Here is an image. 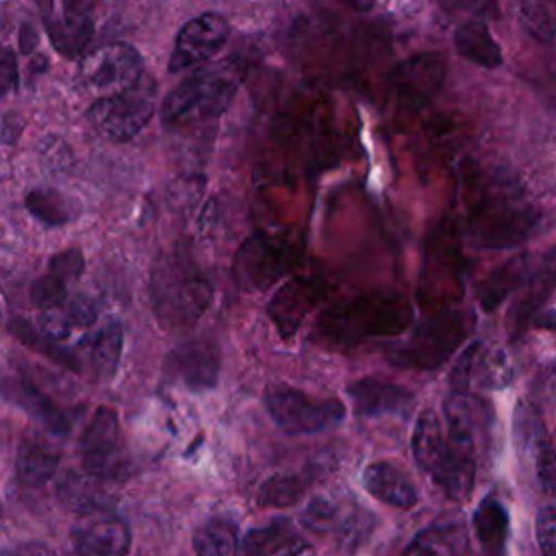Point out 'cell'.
Here are the masks:
<instances>
[{
  "instance_id": "83f0119b",
  "label": "cell",
  "mask_w": 556,
  "mask_h": 556,
  "mask_svg": "<svg viewBox=\"0 0 556 556\" xmlns=\"http://www.w3.org/2000/svg\"><path fill=\"white\" fill-rule=\"evenodd\" d=\"M447 447V439L443 437L441 421L434 410L426 408L417 417L413 439H410V450L417 467L426 473H432V469L439 465L443 452Z\"/></svg>"
},
{
  "instance_id": "74e56055",
  "label": "cell",
  "mask_w": 556,
  "mask_h": 556,
  "mask_svg": "<svg viewBox=\"0 0 556 556\" xmlns=\"http://www.w3.org/2000/svg\"><path fill=\"white\" fill-rule=\"evenodd\" d=\"M9 328H11V332H13L15 337H20V339H22L24 343H28L33 350H37V352L46 354L48 358H52V361H56V363H63L65 367L78 369V361H76L70 352H63V350H56L54 345H50V341H52V339L43 337L39 330L35 332L26 321H22V319H13Z\"/></svg>"
},
{
  "instance_id": "816d5d0a",
  "label": "cell",
  "mask_w": 556,
  "mask_h": 556,
  "mask_svg": "<svg viewBox=\"0 0 556 556\" xmlns=\"http://www.w3.org/2000/svg\"><path fill=\"white\" fill-rule=\"evenodd\" d=\"M35 2H37V7H39L41 20H43V17L54 15V0H35Z\"/></svg>"
},
{
  "instance_id": "ee69618b",
  "label": "cell",
  "mask_w": 556,
  "mask_h": 556,
  "mask_svg": "<svg viewBox=\"0 0 556 556\" xmlns=\"http://www.w3.org/2000/svg\"><path fill=\"white\" fill-rule=\"evenodd\" d=\"M83 269H85V258H83L80 250H76V248L63 250L50 258V271L65 280L78 278L83 274Z\"/></svg>"
},
{
  "instance_id": "cb8c5ba5",
  "label": "cell",
  "mask_w": 556,
  "mask_h": 556,
  "mask_svg": "<svg viewBox=\"0 0 556 556\" xmlns=\"http://www.w3.org/2000/svg\"><path fill=\"white\" fill-rule=\"evenodd\" d=\"M43 26L56 52L67 59L80 56L93 35V22L85 13L65 11V17L50 15V17H43Z\"/></svg>"
},
{
  "instance_id": "9c48e42d",
  "label": "cell",
  "mask_w": 556,
  "mask_h": 556,
  "mask_svg": "<svg viewBox=\"0 0 556 556\" xmlns=\"http://www.w3.org/2000/svg\"><path fill=\"white\" fill-rule=\"evenodd\" d=\"M143 76L141 54L122 41L104 43L80 59L78 80L93 93H117L137 85Z\"/></svg>"
},
{
  "instance_id": "4fadbf2b",
  "label": "cell",
  "mask_w": 556,
  "mask_h": 556,
  "mask_svg": "<svg viewBox=\"0 0 556 556\" xmlns=\"http://www.w3.org/2000/svg\"><path fill=\"white\" fill-rule=\"evenodd\" d=\"M513 380V367L508 356L500 348H486L482 341H473L456 358L450 371V384L454 391L504 389Z\"/></svg>"
},
{
  "instance_id": "5b68a950",
  "label": "cell",
  "mask_w": 556,
  "mask_h": 556,
  "mask_svg": "<svg viewBox=\"0 0 556 556\" xmlns=\"http://www.w3.org/2000/svg\"><path fill=\"white\" fill-rule=\"evenodd\" d=\"M469 328L471 317L465 311L437 313L419 321L406 339L393 343L387 356L395 367L432 371L456 352Z\"/></svg>"
},
{
  "instance_id": "60d3db41",
  "label": "cell",
  "mask_w": 556,
  "mask_h": 556,
  "mask_svg": "<svg viewBox=\"0 0 556 556\" xmlns=\"http://www.w3.org/2000/svg\"><path fill=\"white\" fill-rule=\"evenodd\" d=\"M534 471H536V478L541 482V486L545 491H549L552 495H556V441L547 439L541 450L536 452L534 460Z\"/></svg>"
},
{
  "instance_id": "836d02e7",
  "label": "cell",
  "mask_w": 556,
  "mask_h": 556,
  "mask_svg": "<svg viewBox=\"0 0 556 556\" xmlns=\"http://www.w3.org/2000/svg\"><path fill=\"white\" fill-rule=\"evenodd\" d=\"M239 528L226 517H211L193 532V549L202 556H228L239 552Z\"/></svg>"
},
{
  "instance_id": "f35d334b",
  "label": "cell",
  "mask_w": 556,
  "mask_h": 556,
  "mask_svg": "<svg viewBox=\"0 0 556 556\" xmlns=\"http://www.w3.org/2000/svg\"><path fill=\"white\" fill-rule=\"evenodd\" d=\"M67 287H65V278L56 276V274H46L41 278H37L30 285V300L35 302V306L50 308V306H59L63 302H67Z\"/></svg>"
},
{
  "instance_id": "2e32d148",
  "label": "cell",
  "mask_w": 556,
  "mask_h": 556,
  "mask_svg": "<svg viewBox=\"0 0 556 556\" xmlns=\"http://www.w3.org/2000/svg\"><path fill=\"white\" fill-rule=\"evenodd\" d=\"M300 523L317 534L339 532L345 541L348 549H354L352 541H363L374 526V517L367 510H350L343 508L337 500L328 495L313 497L300 510Z\"/></svg>"
},
{
  "instance_id": "e0dca14e",
  "label": "cell",
  "mask_w": 556,
  "mask_h": 556,
  "mask_svg": "<svg viewBox=\"0 0 556 556\" xmlns=\"http://www.w3.org/2000/svg\"><path fill=\"white\" fill-rule=\"evenodd\" d=\"M324 293L326 285L315 278H291L282 287H278L267 304V313L282 339H289L298 332V328L317 306Z\"/></svg>"
},
{
  "instance_id": "7402d4cb",
  "label": "cell",
  "mask_w": 556,
  "mask_h": 556,
  "mask_svg": "<svg viewBox=\"0 0 556 556\" xmlns=\"http://www.w3.org/2000/svg\"><path fill=\"white\" fill-rule=\"evenodd\" d=\"M4 397L13 402L15 406L24 408L28 415H33L48 432L63 437L67 434L76 424L74 410H63L54 406L46 395H41L37 389H30L22 382H4Z\"/></svg>"
},
{
  "instance_id": "4316f807",
  "label": "cell",
  "mask_w": 556,
  "mask_h": 556,
  "mask_svg": "<svg viewBox=\"0 0 556 556\" xmlns=\"http://www.w3.org/2000/svg\"><path fill=\"white\" fill-rule=\"evenodd\" d=\"M26 208L37 222L48 228H61L74 222L80 211L78 202L72 195L50 187L30 189L26 195Z\"/></svg>"
},
{
  "instance_id": "7c38bea8",
  "label": "cell",
  "mask_w": 556,
  "mask_h": 556,
  "mask_svg": "<svg viewBox=\"0 0 556 556\" xmlns=\"http://www.w3.org/2000/svg\"><path fill=\"white\" fill-rule=\"evenodd\" d=\"M230 26L219 13H202L189 20L176 35L167 70L182 72L213 59L228 41Z\"/></svg>"
},
{
  "instance_id": "d4e9b609",
  "label": "cell",
  "mask_w": 556,
  "mask_h": 556,
  "mask_svg": "<svg viewBox=\"0 0 556 556\" xmlns=\"http://www.w3.org/2000/svg\"><path fill=\"white\" fill-rule=\"evenodd\" d=\"M102 478L85 471V473H67L59 482V497L72 510L85 515L96 510H111V495L102 489Z\"/></svg>"
},
{
  "instance_id": "b9f144b4",
  "label": "cell",
  "mask_w": 556,
  "mask_h": 556,
  "mask_svg": "<svg viewBox=\"0 0 556 556\" xmlns=\"http://www.w3.org/2000/svg\"><path fill=\"white\" fill-rule=\"evenodd\" d=\"M439 4L454 15L469 17H497V0H439Z\"/></svg>"
},
{
  "instance_id": "681fc988",
  "label": "cell",
  "mask_w": 556,
  "mask_h": 556,
  "mask_svg": "<svg viewBox=\"0 0 556 556\" xmlns=\"http://www.w3.org/2000/svg\"><path fill=\"white\" fill-rule=\"evenodd\" d=\"M330 2L352 9V11H369L374 7V0H330Z\"/></svg>"
},
{
  "instance_id": "5bb4252c",
  "label": "cell",
  "mask_w": 556,
  "mask_h": 556,
  "mask_svg": "<svg viewBox=\"0 0 556 556\" xmlns=\"http://www.w3.org/2000/svg\"><path fill=\"white\" fill-rule=\"evenodd\" d=\"M219 348L211 339H193L169 352L165 374L189 391H211L219 378Z\"/></svg>"
},
{
  "instance_id": "bcb514c9",
  "label": "cell",
  "mask_w": 556,
  "mask_h": 556,
  "mask_svg": "<svg viewBox=\"0 0 556 556\" xmlns=\"http://www.w3.org/2000/svg\"><path fill=\"white\" fill-rule=\"evenodd\" d=\"M0 87L2 93H11L13 89H17V61L11 48H4L2 52V61H0Z\"/></svg>"
},
{
  "instance_id": "484cf974",
  "label": "cell",
  "mask_w": 556,
  "mask_h": 556,
  "mask_svg": "<svg viewBox=\"0 0 556 556\" xmlns=\"http://www.w3.org/2000/svg\"><path fill=\"white\" fill-rule=\"evenodd\" d=\"M454 46L460 56L480 67L502 65V50L480 17H471L456 28Z\"/></svg>"
},
{
  "instance_id": "d6986e66",
  "label": "cell",
  "mask_w": 556,
  "mask_h": 556,
  "mask_svg": "<svg viewBox=\"0 0 556 556\" xmlns=\"http://www.w3.org/2000/svg\"><path fill=\"white\" fill-rule=\"evenodd\" d=\"M430 478L450 500H467L476 480V443L447 437V447Z\"/></svg>"
},
{
  "instance_id": "f1b7e54d",
  "label": "cell",
  "mask_w": 556,
  "mask_h": 556,
  "mask_svg": "<svg viewBox=\"0 0 556 556\" xmlns=\"http://www.w3.org/2000/svg\"><path fill=\"white\" fill-rule=\"evenodd\" d=\"M554 287H556V267H545L539 276H534V280L526 289L523 298L517 300L508 313L510 339H517L519 334L526 332V328L539 315L541 306L545 304V300L549 298Z\"/></svg>"
},
{
  "instance_id": "8fae6325",
  "label": "cell",
  "mask_w": 556,
  "mask_h": 556,
  "mask_svg": "<svg viewBox=\"0 0 556 556\" xmlns=\"http://www.w3.org/2000/svg\"><path fill=\"white\" fill-rule=\"evenodd\" d=\"M447 63L439 52H421L397 63L389 74V87L402 106L419 109L443 87Z\"/></svg>"
},
{
  "instance_id": "ba28073f",
  "label": "cell",
  "mask_w": 556,
  "mask_h": 556,
  "mask_svg": "<svg viewBox=\"0 0 556 556\" xmlns=\"http://www.w3.org/2000/svg\"><path fill=\"white\" fill-rule=\"evenodd\" d=\"M152 115L154 85L152 80L143 78L124 91L102 96L87 111V119L96 128V132L111 141L132 139L135 135H139V130L146 128Z\"/></svg>"
},
{
  "instance_id": "ac0fdd59",
  "label": "cell",
  "mask_w": 556,
  "mask_h": 556,
  "mask_svg": "<svg viewBox=\"0 0 556 556\" xmlns=\"http://www.w3.org/2000/svg\"><path fill=\"white\" fill-rule=\"evenodd\" d=\"M348 397L352 402V410L358 417H380L393 415L408 419L415 410V395L393 382L378 378H361L348 384Z\"/></svg>"
},
{
  "instance_id": "7bdbcfd3",
  "label": "cell",
  "mask_w": 556,
  "mask_h": 556,
  "mask_svg": "<svg viewBox=\"0 0 556 556\" xmlns=\"http://www.w3.org/2000/svg\"><path fill=\"white\" fill-rule=\"evenodd\" d=\"M536 541L543 554L556 556V508L545 506L536 515Z\"/></svg>"
},
{
  "instance_id": "9a60e30c",
  "label": "cell",
  "mask_w": 556,
  "mask_h": 556,
  "mask_svg": "<svg viewBox=\"0 0 556 556\" xmlns=\"http://www.w3.org/2000/svg\"><path fill=\"white\" fill-rule=\"evenodd\" d=\"M74 549L89 556H119L130 549L128 523L111 510L85 513L70 530Z\"/></svg>"
},
{
  "instance_id": "e575fe53",
  "label": "cell",
  "mask_w": 556,
  "mask_h": 556,
  "mask_svg": "<svg viewBox=\"0 0 556 556\" xmlns=\"http://www.w3.org/2000/svg\"><path fill=\"white\" fill-rule=\"evenodd\" d=\"M513 432H515V443H517L519 454L528 460H534L541 445L549 439L545 432V426L541 421V415L532 402L517 404L515 419H513Z\"/></svg>"
},
{
  "instance_id": "8992f818",
  "label": "cell",
  "mask_w": 556,
  "mask_h": 556,
  "mask_svg": "<svg viewBox=\"0 0 556 556\" xmlns=\"http://www.w3.org/2000/svg\"><path fill=\"white\" fill-rule=\"evenodd\" d=\"M263 404L271 421L291 437L317 434L337 428L345 417V406L337 397H313L287 384H269Z\"/></svg>"
},
{
  "instance_id": "d6a6232c",
  "label": "cell",
  "mask_w": 556,
  "mask_h": 556,
  "mask_svg": "<svg viewBox=\"0 0 556 556\" xmlns=\"http://www.w3.org/2000/svg\"><path fill=\"white\" fill-rule=\"evenodd\" d=\"M528 276V261L526 256H515L506 261L504 265L495 267L480 285H478V300L484 311L497 308L504 298L521 287V282Z\"/></svg>"
},
{
  "instance_id": "44dd1931",
  "label": "cell",
  "mask_w": 556,
  "mask_h": 556,
  "mask_svg": "<svg viewBox=\"0 0 556 556\" xmlns=\"http://www.w3.org/2000/svg\"><path fill=\"white\" fill-rule=\"evenodd\" d=\"M313 545L306 543L298 530L293 528L291 519L287 517H278L271 519L265 526L252 528L243 534L239 552L241 554H304L311 552Z\"/></svg>"
},
{
  "instance_id": "7dc6e473",
  "label": "cell",
  "mask_w": 556,
  "mask_h": 556,
  "mask_svg": "<svg viewBox=\"0 0 556 556\" xmlns=\"http://www.w3.org/2000/svg\"><path fill=\"white\" fill-rule=\"evenodd\" d=\"M33 46H37V33L33 30L30 24H24L22 33H20V50L22 52H30Z\"/></svg>"
},
{
  "instance_id": "7a4b0ae2",
  "label": "cell",
  "mask_w": 556,
  "mask_h": 556,
  "mask_svg": "<svg viewBox=\"0 0 556 556\" xmlns=\"http://www.w3.org/2000/svg\"><path fill=\"white\" fill-rule=\"evenodd\" d=\"M150 298L156 319L172 330L191 328L208 308L213 285L185 245L163 252L150 278Z\"/></svg>"
},
{
  "instance_id": "f6af8a7d",
  "label": "cell",
  "mask_w": 556,
  "mask_h": 556,
  "mask_svg": "<svg viewBox=\"0 0 556 556\" xmlns=\"http://www.w3.org/2000/svg\"><path fill=\"white\" fill-rule=\"evenodd\" d=\"M65 304H67V311H70L76 328L93 326V321L98 317V308H96L91 298H87L83 293H76V295H70Z\"/></svg>"
},
{
  "instance_id": "f5cc1de1",
  "label": "cell",
  "mask_w": 556,
  "mask_h": 556,
  "mask_svg": "<svg viewBox=\"0 0 556 556\" xmlns=\"http://www.w3.org/2000/svg\"><path fill=\"white\" fill-rule=\"evenodd\" d=\"M554 441H556V439H554Z\"/></svg>"
},
{
  "instance_id": "3957f363",
  "label": "cell",
  "mask_w": 556,
  "mask_h": 556,
  "mask_svg": "<svg viewBox=\"0 0 556 556\" xmlns=\"http://www.w3.org/2000/svg\"><path fill=\"white\" fill-rule=\"evenodd\" d=\"M413 321L402 293H371L337 302L317 319V334L332 345H356L371 337H397Z\"/></svg>"
},
{
  "instance_id": "f907efd6",
  "label": "cell",
  "mask_w": 556,
  "mask_h": 556,
  "mask_svg": "<svg viewBox=\"0 0 556 556\" xmlns=\"http://www.w3.org/2000/svg\"><path fill=\"white\" fill-rule=\"evenodd\" d=\"M65 2V11L67 13H85L89 11V7L93 4V0H63Z\"/></svg>"
},
{
  "instance_id": "ab89813d",
  "label": "cell",
  "mask_w": 556,
  "mask_h": 556,
  "mask_svg": "<svg viewBox=\"0 0 556 556\" xmlns=\"http://www.w3.org/2000/svg\"><path fill=\"white\" fill-rule=\"evenodd\" d=\"M76 328L67 304H59V306H50L43 308L39 315V332L52 341H63L72 334V330Z\"/></svg>"
},
{
  "instance_id": "277c9868",
  "label": "cell",
  "mask_w": 556,
  "mask_h": 556,
  "mask_svg": "<svg viewBox=\"0 0 556 556\" xmlns=\"http://www.w3.org/2000/svg\"><path fill=\"white\" fill-rule=\"evenodd\" d=\"M235 91L237 76L228 67L200 70L163 98L161 122L165 128L176 130L219 117L230 106Z\"/></svg>"
},
{
  "instance_id": "d590c367",
  "label": "cell",
  "mask_w": 556,
  "mask_h": 556,
  "mask_svg": "<svg viewBox=\"0 0 556 556\" xmlns=\"http://www.w3.org/2000/svg\"><path fill=\"white\" fill-rule=\"evenodd\" d=\"M519 17L539 41H556V0H519Z\"/></svg>"
},
{
  "instance_id": "4dcf8cb0",
  "label": "cell",
  "mask_w": 556,
  "mask_h": 556,
  "mask_svg": "<svg viewBox=\"0 0 556 556\" xmlns=\"http://www.w3.org/2000/svg\"><path fill=\"white\" fill-rule=\"evenodd\" d=\"M122 343L124 330L117 321L104 324L100 330H96L83 341V345H87L89 365L98 374V378L109 380L115 374L122 356Z\"/></svg>"
},
{
  "instance_id": "c3c4849f",
  "label": "cell",
  "mask_w": 556,
  "mask_h": 556,
  "mask_svg": "<svg viewBox=\"0 0 556 556\" xmlns=\"http://www.w3.org/2000/svg\"><path fill=\"white\" fill-rule=\"evenodd\" d=\"M13 128H17V124H15L13 115L7 113V115H4V122H2V139H4V143H13V141H15L17 132H13Z\"/></svg>"
},
{
  "instance_id": "52a82bcc",
  "label": "cell",
  "mask_w": 556,
  "mask_h": 556,
  "mask_svg": "<svg viewBox=\"0 0 556 556\" xmlns=\"http://www.w3.org/2000/svg\"><path fill=\"white\" fill-rule=\"evenodd\" d=\"M302 258V245L287 235L258 232L250 237L235 256L237 282L258 291L287 276Z\"/></svg>"
},
{
  "instance_id": "603a6c76",
  "label": "cell",
  "mask_w": 556,
  "mask_h": 556,
  "mask_svg": "<svg viewBox=\"0 0 556 556\" xmlns=\"http://www.w3.org/2000/svg\"><path fill=\"white\" fill-rule=\"evenodd\" d=\"M61 452L41 439H24L15 456V476L28 486L46 484L59 469Z\"/></svg>"
},
{
  "instance_id": "f546056e",
  "label": "cell",
  "mask_w": 556,
  "mask_h": 556,
  "mask_svg": "<svg viewBox=\"0 0 556 556\" xmlns=\"http://www.w3.org/2000/svg\"><path fill=\"white\" fill-rule=\"evenodd\" d=\"M467 534L460 521H434L404 547L406 554H460L467 552Z\"/></svg>"
},
{
  "instance_id": "1f68e13d",
  "label": "cell",
  "mask_w": 556,
  "mask_h": 556,
  "mask_svg": "<svg viewBox=\"0 0 556 556\" xmlns=\"http://www.w3.org/2000/svg\"><path fill=\"white\" fill-rule=\"evenodd\" d=\"M473 530L484 552L489 554L504 552V545L508 539V510L497 497L486 495L478 504V508L473 510Z\"/></svg>"
},
{
  "instance_id": "ffe728a7",
  "label": "cell",
  "mask_w": 556,
  "mask_h": 556,
  "mask_svg": "<svg viewBox=\"0 0 556 556\" xmlns=\"http://www.w3.org/2000/svg\"><path fill=\"white\" fill-rule=\"evenodd\" d=\"M365 491L395 508H413L419 500L417 486L406 469L393 460H376L363 471Z\"/></svg>"
},
{
  "instance_id": "30bf717a",
  "label": "cell",
  "mask_w": 556,
  "mask_h": 556,
  "mask_svg": "<svg viewBox=\"0 0 556 556\" xmlns=\"http://www.w3.org/2000/svg\"><path fill=\"white\" fill-rule=\"evenodd\" d=\"M83 469L102 480H122L128 471V460L119 445L117 413L100 406L78 439Z\"/></svg>"
},
{
  "instance_id": "8d00e7d4",
  "label": "cell",
  "mask_w": 556,
  "mask_h": 556,
  "mask_svg": "<svg viewBox=\"0 0 556 556\" xmlns=\"http://www.w3.org/2000/svg\"><path fill=\"white\" fill-rule=\"evenodd\" d=\"M304 482L293 473H276L258 489L261 506H291L304 495Z\"/></svg>"
},
{
  "instance_id": "6da1fadb",
  "label": "cell",
  "mask_w": 556,
  "mask_h": 556,
  "mask_svg": "<svg viewBox=\"0 0 556 556\" xmlns=\"http://www.w3.org/2000/svg\"><path fill=\"white\" fill-rule=\"evenodd\" d=\"M539 226V213L515 178L489 174L471 193L467 237L478 248H510L526 241Z\"/></svg>"
}]
</instances>
